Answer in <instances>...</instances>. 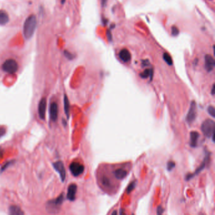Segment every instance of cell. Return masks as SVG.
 Wrapping results in <instances>:
<instances>
[{
    "instance_id": "obj_1",
    "label": "cell",
    "mask_w": 215,
    "mask_h": 215,
    "mask_svg": "<svg viewBox=\"0 0 215 215\" xmlns=\"http://www.w3.org/2000/svg\"><path fill=\"white\" fill-rule=\"evenodd\" d=\"M37 26L36 17L31 15L27 18L24 24V35L25 39H29L32 37Z\"/></svg>"
},
{
    "instance_id": "obj_2",
    "label": "cell",
    "mask_w": 215,
    "mask_h": 215,
    "mask_svg": "<svg viewBox=\"0 0 215 215\" xmlns=\"http://www.w3.org/2000/svg\"><path fill=\"white\" fill-rule=\"evenodd\" d=\"M64 201L63 194H60L57 198L49 200L46 204V209L49 213L56 214L59 212Z\"/></svg>"
},
{
    "instance_id": "obj_3",
    "label": "cell",
    "mask_w": 215,
    "mask_h": 215,
    "mask_svg": "<svg viewBox=\"0 0 215 215\" xmlns=\"http://www.w3.org/2000/svg\"><path fill=\"white\" fill-rule=\"evenodd\" d=\"M214 129L215 123L213 120H206L201 126V130L204 135L208 138H211L213 142H214Z\"/></svg>"
},
{
    "instance_id": "obj_4",
    "label": "cell",
    "mask_w": 215,
    "mask_h": 215,
    "mask_svg": "<svg viewBox=\"0 0 215 215\" xmlns=\"http://www.w3.org/2000/svg\"><path fill=\"white\" fill-rule=\"evenodd\" d=\"M19 69L17 62L12 59H8L4 62L2 65V69L8 74H14Z\"/></svg>"
},
{
    "instance_id": "obj_5",
    "label": "cell",
    "mask_w": 215,
    "mask_h": 215,
    "mask_svg": "<svg viewBox=\"0 0 215 215\" xmlns=\"http://www.w3.org/2000/svg\"><path fill=\"white\" fill-rule=\"evenodd\" d=\"M197 116V105L196 102L192 101L191 103L189 110L186 116V121L188 123H192L196 120Z\"/></svg>"
},
{
    "instance_id": "obj_6",
    "label": "cell",
    "mask_w": 215,
    "mask_h": 215,
    "mask_svg": "<svg viewBox=\"0 0 215 215\" xmlns=\"http://www.w3.org/2000/svg\"><path fill=\"white\" fill-rule=\"evenodd\" d=\"M85 167L82 164L79 162H72L70 165V170L71 173L75 177H78L83 174Z\"/></svg>"
},
{
    "instance_id": "obj_7",
    "label": "cell",
    "mask_w": 215,
    "mask_h": 215,
    "mask_svg": "<svg viewBox=\"0 0 215 215\" xmlns=\"http://www.w3.org/2000/svg\"><path fill=\"white\" fill-rule=\"evenodd\" d=\"M210 153L209 152H206V155L204 157V159L203 160V162L201 164V165L200 166L196 169V171H195V172L194 174H188L186 177V180H189L191 178L193 177L194 176H195L196 175H198V174H199L205 168L206 165L209 162V159H210Z\"/></svg>"
},
{
    "instance_id": "obj_8",
    "label": "cell",
    "mask_w": 215,
    "mask_h": 215,
    "mask_svg": "<svg viewBox=\"0 0 215 215\" xmlns=\"http://www.w3.org/2000/svg\"><path fill=\"white\" fill-rule=\"evenodd\" d=\"M52 165L54 169L56 170V171H57V172L59 174L62 182H64L66 179V173L64 164L61 161H57V162L53 163Z\"/></svg>"
},
{
    "instance_id": "obj_9",
    "label": "cell",
    "mask_w": 215,
    "mask_h": 215,
    "mask_svg": "<svg viewBox=\"0 0 215 215\" xmlns=\"http://www.w3.org/2000/svg\"><path fill=\"white\" fill-rule=\"evenodd\" d=\"M47 108V100L45 98H42L39 102L38 106V113L39 117L41 120H44L46 117V112Z\"/></svg>"
},
{
    "instance_id": "obj_10",
    "label": "cell",
    "mask_w": 215,
    "mask_h": 215,
    "mask_svg": "<svg viewBox=\"0 0 215 215\" xmlns=\"http://www.w3.org/2000/svg\"><path fill=\"white\" fill-rule=\"evenodd\" d=\"M204 67L205 69L209 73L211 72L215 66V61L214 58L211 56L207 54L204 56Z\"/></svg>"
},
{
    "instance_id": "obj_11",
    "label": "cell",
    "mask_w": 215,
    "mask_h": 215,
    "mask_svg": "<svg viewBox=\"0 0 215 215\" xmlns=\"http://www.w3.org/2000/svg\"><path fill=\"white\" fill-rule=\"evenodd\" d=\"M49 115L53 122H55L58 117V106L56 102H52L49 107Z\"/></svg>"
},
{
    "instance_id": "obj_12",
    "label": "cell",
    "mask_w": 215,
    "mask_h": 215,
    "mask_svg": "<svg viewBox=\"0 0 215 215\" xmlns=\"http://www.w3.org/2000/svg\"><path fill=\"white\" fill-rule=\"evenodd\" d=\"M77 192V186L75 184H71L68 188L67 198L71 201H73L76 199V194Z\"/></svg>"
},
{
    "instance_id": "obj_13",
    "label": "cell",
    "mask_w": 215,
    "mask_h": 215,
    "mask_svg": "<svg viewBox=\"0 0 215 215\" xmlns=\"http://www.w3.org/2000/svg\"><path fill=\"white\" fill-rule=\"evenodd\" d=\"M9 215H25L23 210L17 205H11L8 208Z\"/></svg>"
},
{
    "instance_id": "obj_14",
    "label": "cell",
    "mask_w": 215,
    "mask_h": 215,
    "mask_svg": "<svg viewBox=\"0 0 215 215\" xmlns=\"http://www.w3.org/2000/svg\"><path fill=\"white\" fill-rule=\"evenodd\" d=\"M119 58L124 62H128L131 59V53L126 48H123L119 53Z\"/></svg>"
},
{
    "instance_id": "obj_15",
    "label": "cell",
    "mask_w": 215,
    "mask_h": 215,
    "mask_svg": "<svg viewBox=\"0 0 215 215\" xmlns=\"http://www.w3.org/2000/svg\"><path fill=\"white\" fill-rule=\"evenodd\" d=\"M199 137V133L198 132L192 131L190 133V145L192 148H195L198 145V140Z\"/></svg>"
},
{
    "instance_id": "obj_16",
    "label": "cell",
    "mask_w": 215,
    "mask_h": 215,
    "mask_svg": "<svg viewBox=\"0 0 215 215\" xmlns=\"http://www.w3.org/2000/svg\"><path fill=\"white\" fill-rule=\"evenodd\" d=\"M114 174L116 179L120 180V179H123L124 178L126 177L128 172L126 170H124L123 169H118L117 170H115Z\"/></svg>"
},
{
    "instance_id": "obj_17",
    "label": "cell",
    "mask_w": 215,
    "mask_h": 215,
    "mask_svg": "<svg viewBox=\"0 0 215 215\" xmlns=\"http://www.w3.org/2000/svg\"><path fill=\"white\" fill-rule=\"evenodd\" d=\"M9 20H10V18H9L8 13L5 11L0 10V25H6L8 23Z\"/></svg>"
},
{
    "instance_id": "obj_18",
    "label": "cell",
    "mask_w": 215,
    "mask_h": 215,
    "mask_svg": "<svg viewBox=\"0 0 215 215\" xmlns=\"http://www.w3.org/2000/svg\"><path fill=\"white\" fill-rule=\"evenodd\" d=\"M64 109L65 114L67 116V118H69L70 117V101L66 95H64Z\"/></svg>"
},
{
    "instance_id": "obj_19",
    "label": "cell",
    "mask_w": 215,
    "mask_h": 215,
    "mask_svg": "<svg viewBox=\"0 0 215 215\" xmlns=\"http://www.w3.org/2000/svg\"><path fill=\"white\" fill-rule=\"evenodd\" d=\"M153 70L152 69H145L144 71L141 73L140 75V77L143 79L148 78L150 77L151 78V80L152 79V77H153Z\"/></svg>"
},
{
    "instance_id": "obj_20",
    "label": "cell",
    "mask_w": 215,
    "mask_h": 215,
    "mask_svg": "<svg viewBox=\"0 0 215 215\" xmlns=\"http://www.w3.org/2000/svg\"><path fill=\"white\" fill-rule=\"evenodd\" d=\"M163 60L167 62V64L169 65H172L173 64V61L171 56H170L168 53L165 52L163 54Z\"/></svg>"
},
{
    "instance_id": "obj_21",
    "label": "cell",
    "mask_w": 215,
    "mask_h": 215,
    "mask_svg": "<svg viewBox=\"0 0 215 215\" xmlns=\"http://www.w3.org/2000/svg\"><path fill=\"white\" fill-rule=\"evenodd\" d=\"M136 185V181H134L130 183L127 187V189H126L127 193L128 194L130 193V192H131L134 189V188H135Z\"/></svg>"
},
{
    "instance_id": "obj_22",
    "label": "cell",
    "mask_w": 215,
    "mask_h": 215,
    "mask_svg": "<svg viewBox=\"0 0 215 215\" xmlns=\"http://www.w3.org/2000/svg\"><path fill=\"white\" fill-rule=\"evenodd\" d=\"M208 113L211 115L213 118H215V108L213 106H209L208 108Z\"/></svg>"
},
{
    "instance_id": "obj_23",
    "label": "cell",
    "mask_w": 215,
    "mask_h": 215,
    "mask_svg": "<svg viewBox=\"0 0 215 215\" xmlns=\"http://www.w3.org/2000/svg\"><path fill=\"white\" fill-rule=\"evenodd\" d=\"M64 54L67 59H68L70 60H72L75 58V56L73 54V53H71L70 52H69L68 51H65L64 52Z\"/></svg>"
},
{
    "instance_id": "obj_24",
    "label": "cell",
    "mask_w": 215,
    "mask_h": 215,
    "mask_svg": "<svg viewBox=\"0 0 215 215\" xmlns=\"http://www.w3.org/2000/svg\"><path fill=\"white\" fill-rule=\"evenodd\" d=\"M176 166V163L173 161H169V162L167 163V170L168 171H171Z\"/></svg>"
},
{
    "instance_id": "obj_25",
    "label": "cell",
    "mask_w": 215,
    "mask_h": 215,
    "mask_svg": "<svg viewBox=\"0 0 215 215\" xmlns=\"http://www.w3.org/2000/svg\"><path fill=\"white\" fill-rule=\"evenodd\" d=\"M179 34V30L176 26H173L172 27V35L174 37H176Z\"/></svg>"
},
{
    "instance_id": "obj_26",
    "label": "cell",
    "mask_w": 215,
    "mask_h": 215,
    "mask_svg": "<svg viewBox=\"0 0 215 215\" xmlns=\"http://www.w3.org/2000/svg\"><path fill=\"white\" fill-rule=\"evenodd\" d=\"M13 161H10V162H6L5 164H4V165H3V166L1 167V172H3L4 171V170H5L6 169H7V167H8L9 166H10V165H11L12 164H13Z\"/></svg>"
},
{
    "instance_id": "obj_27",
    "label": "cell",
    "mask_w": 215,
    "mask_h": 215,
    "mask_svg": "<svg viewBox=\"0 0 215 215\" xmlns=\"http://www.w3.org/2000/svg\"><path fill=\"white\" fill-rule=\"evenodd\" d=\"M156 211H156L157 215H163L164 209L162 208V206H158V208H157V209H156Z\"/></svg>"
},
{
    "instance_id": "obj_28",
    "label": "cell",
    "mask_w": 215,
    "mask_h": 215,
    "mask_svg": "<svg viewBox=\"0 0 215 215\" xmlns=\"http://www.w3.org/2000/svg\"><path fill=\"white\" fill-rule=\"evenodd\" d=\"M107 38H108V40H109V41H111V40H112V35H111L110 30H107Z\"/></svg>"
},
{
    "instance_id": "obj_29",
    "label": "cell",
    "mask_w": 215,
    "mask_h": 215,
    "mask_svg": "<svg viewBox=\"0 0 215 215\" xmlns=\"http://www.w3.org/2000/svg\"><path fill=\"white\" fill-rule=\"evenodd\" d=\"M150 64L149 62V61L148 60H143L142 61V65L143 66H146V65H148Z\"/></svg>"
},
{
    "instance_id": "obj_30",
    "label": "cell",
    "mask_w": 215,
    "mask_h": 215,
    "mask_svg": "<svg viewBox=\"0 0 215 215\" xmlns=\"http://www.w3.org/2000/svg\"><path fill=\"white\" fill-rule=\"evenodd\" d=\"M5 133V129L4 128H0V137L3 136Z\"/></svg>"
},
{
    "instance_id": "obj_31",
    "label": "cell",
    "mask_w": 215,
    "mask_h": 215,
    "mask_svg": "<svg viewBox=\"0 0 215 215\" xmlns=\"http://www.w3.org/2000/svg\"><path fill=\"white\" fill-rule=\"evenodd\" d=\"M102 182H103V184H105V185H109V180L106 177H104V178H103Z\"/></svg>"
},
{
    "instance_id": "obj_32",
    "label": "cell",
    "mask_w": 215,
    "mask_h": 215,
    "mask_svg": "<svg viewBox=\"0 0 215 215\" xmlns=\"http://www.w3.org/2000/svg\"><path fill=\"white\" fill-rule=\"evenodd\" d=\"M119 214H120V215H126V213H125V211H124L123 209H120Z\"/></svg>"
},
{
    "instance_id": "obj_33",
    "label": "cell",
    "mask_w": 215,
    "mask_h": 215,
    "mask_svg": "<svg viewBox=\"0 0 215 215\" xmlns=\"http://www.w3.org/2000/svg\"><path fill=\"white\" fill-rule=\"evenodd\" d=\"M107 1V0H101L102 4V6H105L106 5Z\"/></svg>"
},
{
    "instance_id": "obj_34",
    "label": "cell",
    "mask_w": 215,
    "mask_h": 215,
    "mask_svg": "<svg viewBox=\"0 0 215 215\" xmlns=\"http://www.w3.org/2000/svg\"><path fill=\"white\" fill-rule=\"evenodd\" d=\"M214 89H215V87H214V84H213V87H212V89H211V95H214Z\"/></svg>"
},
{
    "instance_id": "obj_35",
    "label": "cell",
    "mask_w": 215,
    "mask_h": 215,
    "mask_svg": "<svg viewBox=\"0 0 215 215\" xmlns=\"http://www.w3.org/2000/svg\"><path fill=\"white\" fill-rule=\"evenodd\" d=\"M111 215H118V212L116 210H114V211L113 212V213H112Z\"/></svg>"
},
{
    "instance_id": "obj_36",
    "label": "cell",
    "mask_w": 215,
    "mask_h": 215,
    "mask_svg": "<svg viewBox=\"0 0 215 215\" xmlns=\"http://www.w3.org/2000/svg\"><path fill=\"white\" fill-rule=\"evenodd\" d=\"M132 215H134V214H132Z\"/></svg>"
}]
</instances>
